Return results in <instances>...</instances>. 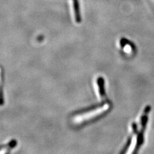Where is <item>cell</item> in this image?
Instances as JSON below:
<instances>
[{
	"label": "cell",
	"instance_id": "cell-1",
	"mask_svg": "<svg viewBox=\"0 0 154 154\" xmlns=\"http://www.w3.org/2000/svg\"><path fill=\"white\" fill-rule=\"evenodd\" d=\"M150 110V106H147V107L144 109V113L141 117V130L140 132L139 133L138 135V137H137V141L136 148H135V151L134 153H137V151L139 150V148L141 147V146L143 144V141H144V129H145L146 123L148 121V114L149 113Z\"/></svg>",
	"mask_w": 154,
	"mask_h": 154
},
{
	"label": "cell",
	"instance_id": "cell-2",
	"mask_svg": "<svg viewBox=\"0 0 154 154\" xmlns=\"http://www.w3.org/2000/svg\"><path fill=\"white\" fill-rule=\"evenodd\" d=\"M98 84L99 86V92L102 98L105 97V92L104 89V80L102 78H99L98 80Z\"/></svg>",
	"mask_w": 154,
	"mask_h": 154
}]
</instances>
